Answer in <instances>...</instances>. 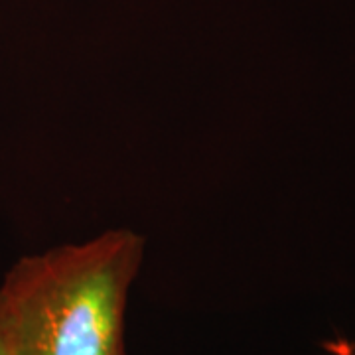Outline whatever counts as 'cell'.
I'll return each mask as SVG.
<instances>
[{"instance_id":"1","label":"cell","mask_w":355,"mask_h":355,"mask_svg":"<svg viewBox=\"0 0 355 355\" xmlns=\"http://www.w3.org/2000/svg\"><path fill=\"white\" fill-rule=\"evenodd\" d=\"M144 241L111 229L18 261L0 286L12 355H127L125 310Z\"/></svg>"},{"instance_id":"2","label":"cell","mask_w":355,"mask_h":355,"mask_svg":"<svg viewBox=\"0 0 355 355\" xmlns=\"http://www.w3.org/2000/svg\"><path fill=\"white\" fill-rule=\"evenodd\" d=\"M0 355H12L10 343H8V338H6V331L2 328V322H0Z\"/></svg>"}]
</instances>
